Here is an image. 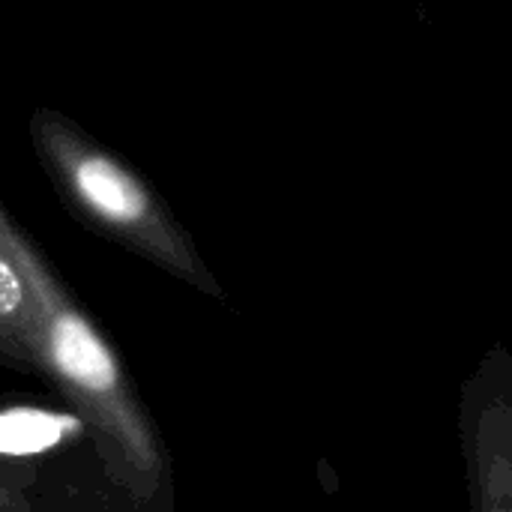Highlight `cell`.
<instances>
[{
    "label": "cell",
    "instance_id": "1",
    "mask_svg": "<svg viewBox=\"0 0 512 512\" xmlns=\"http://www.w3.org/2000/svg\"><path fill=\"white\" fill-rule=\"evenodd\" d=\"M33 150L63 204L93 231L162 267L174 279L222 297V285L204 264L186 228L120 156L54 108L30 117Z\"/></svg>",
    "mask_w": 512,
    "mask_h": 512
},
{
    "label": "cell",
    "instance_id": "2",
    "mask_svg": "<svg viewBox=\"0 0 512 512\" xmlns=\"http://www.w3.org/2000/svg\"><path fill=\"white\" fill-rule=\"evenodd\" d=\"M462 447L471 512H512V408L507 354L471 378L462 399Z\"/></svg>",
    "mask_w": 512,
    "mask_h": 512
},
{
    "label": "cell",
    "instance_id": "3",
    "mask_svg": "<svg viewBox=\"0 0 512 512\" xmlns=\"http://www.w3.org/2000/svg\"><path fill=\"white\" fill-rule=\"evenodd\" d=\"M12 228L9 213L0 207V360L36 372L39 366V324L27 288L6 255V234Z\"/></svg>",
    "mask_w": 512,
    "mask_h": 512
},
{
    "label": "cell",
    "instance_id": "4",
    "mask_svg": "<svg viewBox=\"0 0 512 512\" xmlns=\"http://www.w3.org/2000/svg\"><path fill=\"white\" fill-rule=\"evenodd\" d=\"M63 438V420L60 414L45 411H12L0 414V450L6 453H27L48 447Z\"/></svg>",
    "mask_w": 512,
    "mask_h": 512
}]
</instances>
